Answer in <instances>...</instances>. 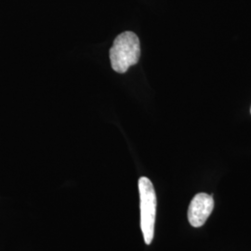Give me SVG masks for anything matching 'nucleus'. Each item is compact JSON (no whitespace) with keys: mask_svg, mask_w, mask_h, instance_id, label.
Listing matches in <instances>:
<instances>
[{"mask_svg":"<svg viewBox=\"0 0 251 251\" xmlns=\"http://www.w3.org/2000/svg\"><path fill=\"white\" fill-rule=\"evenodd\" d=\"M141 56L139 37L133 32H124L117 36L110 50V61L114 71L124 74L138 63Z\"/></svg>","mask_w":251,"mask_h":251,"instance_id":"nucleus-1","label":"nucleus"},{"mask_svg":"<svg viewBox=\"0 0 251 251\" xmlns=\"http://www.w3.org/2000/svg\"><path fill=\"white\" fill-rule=\"evenodd\" d=\"M140 206H141V229L144 242L150 245L153 239L154 224L156 215V195L152 181L146 177L139 179Z\"/></svg>","mask_w":251,"mask_h":251,"instance_id":"nucleus-2","label":"nucleus"},{"mask_svg":"<svg viewBox=\"0 0 251 251\" xmlns=\"http://www.w3.org/2000/svg\"><path fill=\"white\" fill-rule=\"evenodd\" d=\"M214 208L212 196L205 193L198 194L192 199L188 208V221L193 227H201L205 225L207 218Z\"/></svg>","mask_w":251,"mask_h":251,"instance_id":"nucleus-3","label":"nucleus"}]
</instances>
